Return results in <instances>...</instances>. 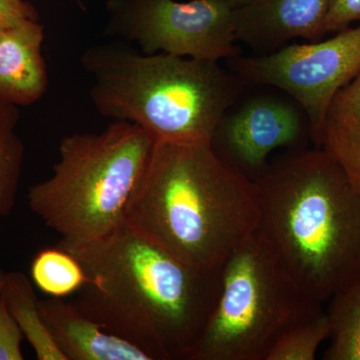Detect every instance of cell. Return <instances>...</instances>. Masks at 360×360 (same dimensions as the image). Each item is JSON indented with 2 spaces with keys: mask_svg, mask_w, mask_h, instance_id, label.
I'll return each instance as SVG.
<instances>
[{
  "mask_svg": "<svg viewBox=\"0 0 360 360\" xmlns=\"http://www.w3.org/2000/svg\"><path fill=\"white\" fill-rule=\"evenodd\" d=\"M56 345L68 360H153L141 347L113 335L63 298L39 300Z\"/></svg>",
  "mask_w": 360,
  "mask_h": 360,
  "instance_id": "cell-11",
  "label": "cell"
},
{
  "mask_svg": "<svg viewBox=\"0 0 360 360\" xmlns=\"http://www.w3.org/2000/svg\"><path fill=\"white\" fill-rule=\"evenodd\" d=\"M155 144L148 131L122 120L99 134L68 135L51 176L28 189V206L63 243L103 238L125 221Z\"/></svg>",
  "mask_w": 360,
  "mask_h": 360,
  "instance_id": "cell-5",
  "label": "cell"
},
{
  "mask_svg": "<svg viewBox=\"0 0 360 360\" xmlns=\"http://www.w3.org/2000/svg\"><path fill=\"white\" fill-rule=\"evenodd\" d=\"M94 77L90 98L104 117L134 123L155 141H212L245 82L219 61L144 54L120 42L80 58Z\"/></svg>",
  "mask_w": 360,
  "mask_h": 360,
  "instance_id": "cell-4",
  "label": "cell"
},
{
  "mask_svg": "<svg viewBox=\"0 0 360 360\" xmlns=\"http://www.w3.org/2000/svg\"><path fill=\"white\" fill-rule=\"evenodd\" d=\"M6 272L0 270V295H1L2 290H4V281H6Z\"/></svg>",
  "mask_w": 360,
  "mask_h": 360,
  "instance_id": "cell-23",
  "label": "cell"
},
{
  "mask_svg": "<svg viewBox=\"0 0 360 360\" xmlns=\"http://www.w3.org/2000/svg\"><path fill=\"white\" fill-rule=\"evenodd\" d=\"M255 184L257 231L304 295L328 302L360 276V194L323 149L278 161Z\"/></svg>",
  "mask_w": 360,
  "mask_h": 360,
  "instance_id": "cell-3",
  "label": "cell"
},
{
  "mask_svg": "<svg viewBox=\"0 0 360 360\" xmlns=\"http://www.w3.org/2000/svg\"><path fill=\"white\" fill-rule=\"evenodd\" d=\"M75 2H77V4H78V6H79L80 7H82V9H84V4H82V0H75Z\"/></svg>",
  "mask_w": 360,
  "mask_h": 360,
  "instance_id": "cell-25",
  "label": "cell"
},
{
  "mask_svg": "<svg viewBox=\"0 0 360 360\" xmlns=\"http://www.w3.org/2000/svg\"><path fill=\"white\" fill-rule=\"evenodd\" d=\"M225 6H229L232 11H238L239 8L250 6L255 0H219Z\"/></svg>",
  "mask_w": 360,
  "mask_h": 360,
  "instance_id": "cell-22",
  "label": "cell"
},
{
  "mask_svg": "<svg viewBox=\"0 0 360 360\" xmlns=\"http://www.w3.org/2000/svg\"><path fill=\"white\" fill-rule=\"evenodd\" d=\"M326 360H360V276L329 298Z\"/></svg>",
  "mask_w": 360,
  "mask_h": 360,
  "instance_id": "cell-15",
  "label": "cell"
},
{
  "mask_svg": "<svg viewBox=\"0 0 360 360\" xmlns=\"http://www.w3.org/2000/svg\"><path fill=\"white\" fill-rule=\"evenodd\" d=\"M319 148L338 162L360 194V73L333 97Z\"/></svg>",
  "mask_w": 360,
  "mask_h": 360,
  "instance_id": "cell-13",
  "label": "cell"
},
{
  "mask_svg": "<svg viewBox=\"0 0 360 360\" xmlns=\"http://www.w3.org/2000/svg\"><path fill=\"white\" fill-rule=\"evenodd\" d=\"M2 296L25 340L34 349L37 359L68 360L45 323L39 300L32 281L25 274L18 271L6 274Z\"/></svg>",
  "mask_w": 360,
  "mask_h": 360,
  "instance_id": "cell-14",
  "label": "cell"
},
{
  "mask_svg": "<svg viewBox=\"0 0 360 360\" xmlns=\"http://www.w3.org/2000/svg\"><path fill=\"white\" fill-rule=\"evenodd\" d=\"M321 305L257 231L225 262L219 300L187 360H266L281 336Z\"/></svg>",
  "mask_w": 360,
  "mask_h": 360,
  "instance_id": "cell-6",
  "label": "cell"
},
{
  "mask_svg": "<svg viewBox=\"0 0 360 360\" xmlns=\"http://www.w3.org/2000/svg\"><path fill=\"white\" fill-rule=\"evenodd\" d=\"M108 30L142 53L220 61L239 56L232 9L219 0H108Z\"/></svg>",
  "mask_w": 360,
  "mask_h": 360,
  "instance_id": "cell-8",
  "label": "cell"
},
{
  "mask_svg": "<svg viewBox=\"0 0 360 360\" xmlns=\"http://www.w3.org/2000/svg\"><path fill=\"white\" fill-rule=\"evenodd\" d=\"M20 110L0 99V219L15 206L25 161V146L16 131Z\"/></svg>",
  "mask_w": 360,
  "mask_h": 360,
  "instance_id": "cell-16",
  "label": "cell"
},
{
  "mask_svg": "<svg viewBox=\"0 0 360 360\" xmlns=\"http://www.w3.org/2000/svg\"><path fill=\"white\" fill-rule=\"evenodd\" d=\"M125 222L189 266L220 269L257 231V188L212 141H155Z\"/></svg>",
  "mask_w": 360,
  "mask_h": 360,
  "instance_id": "cell-2",
  "label": "cell"
},
{
  "mask_svg": "<svg viewBox=\"0 0 360 360\" xmlns=\"http://www.w3.org/2000/svg\"><path fill=\"white\" fill-rule=\"evenodd\" d=\"M0 20L7 25L20 20H39L37 8L25 0H0Z\"/></svg>",
  "mask_w": 360,
  "mask_h": 360,
  "instance_id": "cell-21",
  "label": "cell"
},
{
  "mask_svg": "<svg viewBox=\"0 0 360 360\" xmlns=\"http://www.w3.org/2000/svg\"><path fill=\"white\" fill-rule=\"evenodd\" d=\"M7 23L4 22V20H0V44H1L2 35H4V30H6V26Z\"/></svg>",
  "mask_w": 360,
  "mask_h": 360,
  "instance_id": "cell-24",
  "label": "cell"
},
{
  "mask_svg": "<svg viewBox=\"0 0 360 360\" xmlns=\"http://www.w3.org/2000/svg\"><path fill=\"white\" fill-rule=\"evenodd\" d=\"M44 27L39 20L7 25L0 44V99L14 105L39 101L49 89L42 56Z\"/></svg>",
  "mask_w": 360,
  "mask_h": 360,
  "instance_id": "cell-12",
  "label": "cell"
},
{
  "mask_svg": "<svg viewBox=\"0 0 360 360\" xmlns=\"http://www.w3.org/2000/svg\"><path fill=\"white\" fill-rule=\"evenodd\" d=\"M22 331L7 309L4 296L0 295V360H23L21 352Z\"/></svg>",
  "mask_w": 360,
  "mask_h": 360,
  "instance_id": "cell-19",
  "label": "cell"
},
{
  "mask_svg": "<svg viewBox=\"0 0 360 360\" xmlns=\"http://www.w3.org/2000/svg\"><path fill=\"white\" fill-rule=\"evenodd\" d=\"M32 283L52 298L78 292L87 283L82 264L70 252L56 245L39 251L30 265Z\"/></svg>",
  "mask_w": 360,
  "mask_h": 360,
  "instance_id": "cell-17",
  "label": "cell"
},
{
  "mask_svg": "<svg viewBox=\"0 0 360 360\" xmlns=\"http://www.w3.org/2000/svg\"><path fill=\"white\" fill-rule=\"evenodd\" d=\"M302 132V115L295 105L278 97L258 96L227 110L212 143L224 149L233 167L255 169L274 149L295 143Z\"/></svg>",
  "mask_w": 360,
  "mask_h": 360,
  "instance_id": "cell-9",
  "label": "cell"
},
{
  "mask_svg": "<svg viewBox=\"0 0 360 360\" xmlns=\"http://www.w3.org/2000/svg\"><path fill=\"white\" fill-rule=\"evenodd\" d=\"M328 336V314L326 310L321 309L285 331L270 350L266 360H314Z\"/></svg>",
  "mask_w": 360,
  "mask_h": 360,
  "instance_id": "cell-18",
  "label": "cell"
},
{
  "mask_svg": "<svg viewBox=\"0 0 360 360\" xmlns=\"http://www.w3.org/2000/svg\"><path fill=\"white\" fill-rule=\"evenodd\" d=\"M328 6L329 0H255L233 11L236 40L266 53L295 39L319 41Z\"/></svg>",
  "mask_w": 360,
  "mask_h": 360,
  "instance_id": "cell-10",
  "label": "cell"
},
{
  "mask_svg": "<svg viewBox=\"0 0 360 360\" xmlns=\"http://www.w3.org/2000/svg\"><path fill=\"white\" fill-rule=\"evenodd\" d=\"M354 22H360V0H329L326 34L341 32Z\"/></svg>",
  "mask_w": 360,
  "mask_h": 360,
  "instance_id": "cell-20",
  "label": "cell"
},
{
  "mask_svg": "<svg viewBox=\"0 0 360 360\" xmlns=\"http://www.w3.org/2000/svg\"><path fill=\"white\" fill-rule=\"evenodd\" d=\"M245 84L274 87L304 111L312 141L319 146L333 97L360 73V25L326 40L286 44L270 53L229 59Z\"/></svg>",
  "mask_w": 360,
  "mask_h": 360,
  "instance_id": "cell-7",
  "label": "cell"
},
{
  "mask_svg": "<svg viewBox=\"0 0 360 360\" xmlns=\"http://www.w3.org/2000/svg\"><path fill=\"white\" fill-rule=\"evenodd\" d=\"M59 248L84 269L75 304L153 360L188 359L221 290L222 269L180 262L127 222L103 238Z\"/></svg>",
  "mask_w": 360,
  "mask_h": 360,
  "instance_id": "cell-1",
  "label": "cell"
}]
</instances>
